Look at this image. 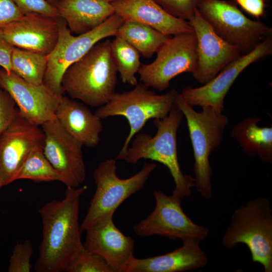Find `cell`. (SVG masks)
Wrapping results in <instances>:
<instances>
[{"label": "cell", "mask_w": 272, "mask_h": 272, "mask_svg": "<svg viewBox=\"0 0 272 272\" xmlns=\"http://www.w3.org/2000/svg\"><path fill=\"white\" fill-rule=\"evenodd\" d=\"M47 63L46 55L15 47L13 49L12 71L29 83L43 84Z\"/></svg>", "instance_id": "cell-25"}, {"label": "cell", "mask_w": 272, "mask_h": 272, "mask_svg": "<svg viewBox=\"0 0 272 272\" xmlns=\"http://www.w3.org/2000/svg\"><path fill=\"white\" fill-rule=\"evenodd\" d=\"M0 32L13 47L47 55L56 44L59 29L57 19L31 13L0 29Z\"/></svg>", "instance_id": "cell-17"}, {"label": "cell", "mask_w": 272, "mask_h": 272, "mask_svg": "<svg viewBox=\"0 0 272 272\" xmlns=\"http://www.w3.org/2000/svg\"><path fill=\"white\" fill-rule=\"evenodd\" d=\"M197 40V64L192 74L204 85L229 64L241 55L240 50L220 37L202 16L198 9L188 21Z\"/></svg>", "instance_id": "cell-15"}, {"label": "cell", "mask_w": 272, "mask_h": 272, "mask_svg": "<svg viewBox=\"0 0 272 272\" xmlns=\"http://www.w3.org/2000/svg\"><path fill=\"white\" fill-rule=\"evenodd\" d=\"M171 15L188 21L202 0H155Z\"/></svg>", "instance_id": "cell-30"}, {"label": "cell", "mask_w": 272, "mask_h": 272, "mask_svg": "<svg viewBox=\"0 0 272 272\" xmlns=\"http://www.w3.org/2000/svg\"><path fill=\"white\" fill-rule=\"evenodd\" d=\"M23 14L34 13L54 19L59 16L56 7L47 0H13Z\"/></svg>", "instance_id": "cell-31"}, {"label": "cell", "mask_w": 272, "mask_h": 272, "mask_svg": "<svg viewBox=\"0 0 272 272\" xmlns=\"http://www.w3.org/2000/svg\"><path fill=\"white\" fill-rule=\"evenodd\" d=\"M18 108L9 94L0 88V134L13 120Z\"/></svg>", "instance_id": "cell-32"}, {"label": "cell", "mask_w": 272, "mask_h": 272, "mask_svg": "<svg viewBox=\"0 0 272 272\" xmlns=\"http://www.w3.org/2000/svg\"><path fill=\"white\" fill-rule=\"evenodd\" d=\"M33 249L30 240L17 243L14 247L8 268L9 272H29L32 269Z\"/></svg>", "instance_id": "cell-29"}, {"label": "cell", "mask_w": 272, "mask_h": 272, "mask_svg": "<svg viewBox=\"0 0 272 272\" xmlns=\"http://www.w3.org/2000/svg\"><path fill=\"white\" fill-rule=\"evenodd\" d=\"M149 88L140 83L131 90L115 93L108 102L94 112L101 119L121 116L127 119L130 126L129 132L117 155H122L126 151L131 139L148 120L165 117L175 104L178 93L175 89L157 94Z\"/></svg>", "instance_id": "cell-6"}, {"label": "cell", "mask_w": 272, "mask_h": 272, "mask_svg": "<svg viewBox=\"0 0 272 272\" xmlns=\"http://www.w3.org/2000/svg\"><path fill=\"white\" fill-rule=\"evenodd\" d=\"M156 205L153 211L133 227L135 234L142 237L154 235L182 240L194 238L200 241L208 236L209 230L194 223L184 213L182 199L168 196L159 189L153 191Z\"/></svg>", "instance_id": "cell-11"}, {"label": "cell", "mask_w": 272, "mask_h": 272, "mask_svg": "<svg viewBox=\"0 0 272 272\" xmlns=\"http://www.w3.org/2000/svg\"><path fill=\"white\" fill-rule=\"evenodd\" d=\"M111 42H99L66 70L61 82L63 93L92 107L109 101L115 93L118 73Z\"/></svg>", "instance_id": "cell-2"}, {"label": "cell", "mask_w": 272, "mask_h": 272, "mask_svg": "<svg viewBox=\"0 0 272 272\" xmlns=\"http://www.w3.org/2000/svg\"><path fill=\"white\" fill-rule=\"evenodd\" d=\"M183 116L175 104L167 116L154 119L157 128L154 136L138 133L131 147L115 158L131 164L142 159L162 163L169 169L175 183L172 195L182 200L190 196L191 188L194 186V178L182 172L178 158L177 132Z\"/></svg>", "instance_id": "cell-3"}, {"label": "cell", "mask_w": 272, "mask_h": 272, "mask_svg": "<svg viewBox=\"0 0 272 272\" xmlns=\"http://www.w3.org/2000/svg\"><path fill=\"white\" fill-rule=\"evenodd\" d=\"M260 121L256 116L244 118L233 127L231 137L247 156H258L262 162L271 163L272 126H260Z\"/></svg>", "instance_id": "cell-23"}, {"label": "cell", "mask_w": 272, "mask_h": 272, "mask_svg": "<svg viewBox=\"0 0 272 272\" xmlns=\"http://www.w3.org/2000/svg\"><path fill=\"white\" fill-rule=\"evenodd\" d=\"M111 4L124 21L138 22L166 36L193 32L188 21L171 15L155 0H113Z\"/></svg>", "instance_id": "cell-20"}, {"label": "cell", "mask_w": 272, "mask_h": 272, "mask_svg": "<svg viewBox=\"0 0 272 272\" xmlns=\"http://www.w3.org/2000/svg\"><path fill=\"white\" fill-rule=\"evenodd\" d=\"M156 167L154 162H146L138 173L121 179L117 175L115 159L100 163L93 173L96 190L81 225V231H86L98 221L113 215L122 203L144 187Z\"/></svg>", "instance_id": "cell-7"}, {"label": "cell", "mask_w": 272, "mask_h": 272, "mask_svg": "<svg viewBox=\"0 0 272 272\" xmlns=\"http://www.w3.org/2000/svg\"><path fill=\"white\" fill-rule=\"evenodd\" d=\"M115 36L122 38L146 58H150L168 39L153 28L132 20H124Z\"/></svg>", "instance_id": "cell-24"}, {"label": "cell", "mask_w": 272, "mask_h": 272, "mask_svg": "<svg viewBox=\"0 0 272 272\" xmlns=\"http://www.w3.org/2000/svg\"><path fill=\"white\" fill-rule=\"evenodd\" d=\"M23 15L13 0H0V29Z\"/></svg>", "instance_id": "cell-33"}, {"label": "cell", "mask_w": 272, "mask_h": 272, "mask_svg": "<svg viewBox=\"0 0 272 272\" xmlns=\"http://www.w3.org/2000/svg\"><path fill=\"white\" fill-rule=\"evenodd\" d=\"M197 9L216 33L237 47L243 54L250 52L271 36V27L248 18L235 6L227 1L202 0Z\"/></svg>", "instance_id": "cell-9"}, {"label": "cell", "mask_w": 272, "mask_h": 272, "mask_svg": "<svg viewBox=\"0 0 272 272\" xmlns=\"http://www.w3.org/2000/svg\"><path fill=\"white\" fill-rule=\"evenodd\" d=\"M222 243L228 249L245 244L253 262L272 271V209L270 200L258 197L235 210Z\"/></svg>", "instance_id": "cell-5"}, {"label": "cell", "mask_w": 272, "mask_h": 272, "mask_svg": "<svg viewBox=\"0 0 272 272\" xmlns=\"http://www.w3.org/2000/svg\"><path fill=\"white\" fill-rule=\"evenodd\" d=\"M19 179L63 183L62 176L47 159L41 147L34 149L27 157L17 175L16 180Z\"/></svg>", "instance_id": "cell-27"}, {"label": "cell", "mask_w": 272, "mask_h": 272, "mask_svg": "<svg viewBox=\"0 0 272 272\" xmlns=\"http://www.w3.org/2000/svg\"><path fill=\"white\" fill-rule=\"evenodd\" d=\"M87 188L66 187L63 199L49 201L39 210L42 240L36 271H64L84 249L79 219L81 197Z\"/></svg>", "instance_id": "cell-1"}, {"label": "cell", "mask_w": 272, "mask_h": 272, "mask_svg": "<svg viewBox=\"0 0 272 272\" xmlns=\"http://www.w3.org/2000/svg\"><path fill=\"white\" fill-rule=\"evenodd\" d=\"M272 53V39L269 36L250 52L241 55L229 64L208 83L201 87L184 88L180 93L190 106L211 107L222 113L225 98L238 76L252 63Z\"/></svg>", "instance_id": "cell-14"}, {"label": "cell", "mask_w": 272, "mask_h": 272, "mask_svg": "<svg viewBox=\"0 0 272 272\" xmlns=\"http://www.w3.org/2000/svg\"><path fill=\"white\" fill-rule=\"evenodd\" d=\"M113 215L103 218L86 229L85 250L101 257L114 270L123 272L134 256V240L115 225Z\"/></svg>", "instance_id": "cell-18"}, {"label": "cell", "mask_w": 272, "mask_h": 272, "mask_svg": "<svg viewBox=\"0 0 272 272\" xmlns=\"http://www.w3.org/2000/svg\"><path fill=\"white\" fill-rule=\"evenodd\" d=\"M0 88L13 98L20 113L29 122L41 126L55 117L61 95L43 83H29L13 71L0 69Z\"/></svg>", "instance_id": "cell-16"}, {"label": "cell", "mask_w": 272, "mask_h": 272, "mask_svg": "<svg viewBox=\"0 0 272 272\" xmlns=\"http://www.w3.org/2000/svg\"><path fill=\"white\" fill-rule=\"evenodd\" d=\"M123 22V18L115 13L96 28L75 36L64 20L59 17L58 38L54 48L47 55L43 83L56 94L63 95L61 82L66 70L101 40L115 36Z\"/></svg>", "instance_id": "cell-8"}, {"label": "cell", "mask_w": 272, "mask_h": 272, "mask_svg": "<svg viewBox=\"0 0 272 272\" xmlns=\"http://www.w3.org/2000/svg\"><path fill=\"white\" fill-rule=\"evenodd\" d=\"M14 48L4 39L0 32V66L8 72L12 71L11 57Z\"/></svg>", "instance_id": "cell-35"}, {"label": "cell", "mask_w": 272, "mask_h": 272, "mask_svg": "<svg viewBox=\"0 0 272 272\" xmlns=\"http://www.w3.org/2000/svg\"><path fill=\"white\" fill-rule=\"evenodd\" d=\"M111 49L117 72L123 83L136 86L135 74L141 66L140 53L129 43L118 36L111 42Z\"/></svg>", "instance_id": "cell-26"}, {"label": "cell", "mask_w": 272, "mask_h": 272, "mask_svg": "<svg viewBox=\"0 0 272 272\" xmlns=\"http://www.w3.org/2000/svg\"><path fill=\"white\" fill-rule=\"evenodd\" d=\"M41 126L29 122L19 110L0 134V183L2 187L16 180L23 163L35 148L43 147Z\"/></svg>", "instance_id": "cell-13"}, {"label": "cell", "mask_w": 272, "mask_h": 272, "mask_svg": "<svg viewBox=\"0 0 272 272\" xmlns=\"http://www.w3.org/2000/svg\"><path fill=\"white\" fill-rule=\"evenodd\" d=\"M55 116L65 130L83 146L99 145L103 129L101 119L84 103L62 95Z\"/></svg>", "instance_id": "cell-21"}, {"label": "cell", "mask_w": 272, "mask_h": 272, "mask_svg": "<svg viewBox=\"0 0 272 272\" xmlns=\"http://www.w3.org/2000/svg\"><path fill=\"white\" fill-rule=\"evenodd\" d=\"M175 105L185 117L192 147L194 186L206 199L212 196L211 178L213 171L210 156L220 146L224 131L228 124V117L211 107L196 111L178 93Z\"/></svg>", "instance_id": "cell-4"}, {"label": "cell", "mask_w": 272, "mask_h": 272, "mask_svg": "<svg viewBox=\"0 0 272 272\" xmlns=\"http://www.w3.org/2000/svg\"><path fill=\"white\" fill-rule=\"evenodd\" d=\"M41 127L44 134L45 156L61 174L66 187H78L86 177L83 145L65 130L56 116Z\"/></svg>", "instance_id": "cell-12"}, {"label": "cell", "mask_w": 272, "mask_h": 272, "mask_svg": "<svg viewBox=\"0 0 272 272\" xmlns=\"http://www.w3.org/2000/svg\"><path fill=\"white\" fill-rule=\"evenodd\" d=\"M196 46L194 31L168 38L157 51L156 59L141 65L138 73L140 81L162 92L170 87L174 77L183 73L192 74L196 67Z\"/></svg>", "instance_id": "cell-10"}, {"label": "cell", "mask_w": 272, "mask_h": 272, "mask_svg": "<svg viewBox=\"0 0 272 272\" xmlns=\"http://www.w3.org/2000/svg\"><path fill=\"white\" fill-rule=\"evenodd\" d=\"M2 187V186H1V183H0V188Z\"/></svg>", "instance_id": "cell-37"}, {"label": "cell", "mask_w": 272, "mask_h": 272, "mask_svg": "<svg viewBox=\"0 0 272 272\" xmlns=\"http://www.w3.org/2000/svg\"><path fill=\"white\" fill-rule=\"evenodd\" d=\"M112 1L60 0L55 7L71 32L80 35L96 28L115 14Z\"/></svg>", "instance_id": "cell-22"}, {"label": "cell", "mask_w": 272, "mask_h": 272, "mask_svg": "<svg viewBox=\"0 0 272 272\" xmlns=\"http://www.w3.org/2000/svg\"><path fill=\"white\" fill-rule=\"evenodd\" d=\"M182 241V246L164 254L145 258L133 256L123 272H182L205 267L208 259L199 246L200 241L191 237Z\"/></svg>", "instance_id": "cell-19"}, {"label": "cell", "mask_w": 272, "mask_h": 272, "mask_svg": "<svg viewBox=\"0 0 272 272\" xmlns=\"http://www.w3.org/2000/svg\"><path fill=\"white\" fill-rule=\"evenodd\" d=\"M50 4L55 6V5L60 1V0H47Z\"/></svg>", "instance_id": "cell-36"}, {"label": "cell", "mask_w": 272, "mask_h": 272, "mask_svg": "<svg viewBox=\"0 0 272 272\" xmlns=\"http://www.w3.org/2000/svg\"><path fill=\"white\" fill-rule=\"evenodd\" d=\"M66 272H114L100 256L85 249L68 265Z\"/></svg>", "instance_id": "cell-28"}, {"label": "cell", "mask_w": 272, "mask_h": 272, "mask_svg": "<svg viewBox=\"0 0 272 272\" xmlns=\"http://www.w3.org/2000/svg\"><path fill=\"white\" fill-rule=\"evenodd\" d=\"M247 13L258 18L264 12V2L263 0H235Z\"/></svg>", "instance_id": "cell-34"}]
</instances>
